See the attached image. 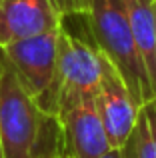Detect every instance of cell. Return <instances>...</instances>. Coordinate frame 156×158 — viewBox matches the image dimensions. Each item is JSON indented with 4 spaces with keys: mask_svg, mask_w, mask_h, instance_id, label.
Returning a JSON list of instances; mask_svg holds the SVG:
<instances>
[{
    "mask_svg": "<svg viewBox=\"0 0 156 158\" xmlns=\"http://www.w3.org/2000/svg\"><path fill=\"white\" fill-rule=\"evenodd\" d=\"M82 20L98 48L120 72L138 106L154 96L136 52L128 14L122 0H82Z\"/></svg>",
    "mask_w": 156,
    "mask_h": 158,
    "instance_id": "cell-2",
    "label": "cell"
},
{
    "mask_svg": "<svg viewBox=\"0 0 156 158\" xmlns=\"http://www.w3.org/2000/svg\"><path fill=\"white\" fill-rule=\"evenodd\" d=\"M124 158H156V98H150L138 110L134 130L126 146Z\"/></svg>",
    "mask_w": 156,
    "mask_h": 158,
    "instance_id": "cell-9",
    "label": "cell"
},
{
    "mask_svg": "<svg viewBox=\"0 0 156 158\" xmlns=\"http://www.w3.org/2000/svg\"><path fill=\"white\" fill-rule=\"evenodd\" d=\"M104 54L94 44L78 38L66 26L58 32V92L60 102L96 96L102 78Z\"/></svg>",
    "mask_w": 156,
    "mask_h": 158,
    "instance_id": "cell-4",
    "label": "cell"
},
{
    "mask_svg": "<svg viewBox=\"0 0 156 158\" xmlns=\"http://www.w3.org/2000/svg\"><path fill=\"white\" fill-rule=\"evenodd\" d=\"M54 158H64V156H54Z\"/></svg>",
    "mask_w": 156,
    "mask_h": 158,
    "instance_id": "cell-14",
    "label": "cell"
},
{
    "mask_svg": "<svg viewBox=\"0 0 156 158\" xmlns=\"http://www.w3.org/2000/svg\"><path fill=\"white\" fill-rule=\"evenodd\" d=\"M100 158H124V156H122V150H116V148H112V150H108L104 156H100Z\"/></svg>",
    "mask_w": 156,
    "mask_h": 158,
    "instance_id": "cell-11",
    "label": "cell"
},
{
    "mask_svg": "<svg viewBox=\"0 0 156 158\" xmlns=\"http://www.w3.org/2000/svg\"><path fill=\"white\" fill-rule=\"evenodd\" d=\"M0 158H4V154H2V144H0Z\"/></svg>",
    "mask_w": 156,
    "mask_h": 158,
    "instance_id": "cell-13",
    "label": "cell"
},
{
    "mask_svg": "<svg viewBox=\"0 0 156 158\" xmlns=\"http://www.w3.org/2000/svg\"><path fill=\"white\" fill-rule=\"evenodd\" d=\"M154 68H156V58H154ZM154 92H156V80H154Z\"/></svg>",
    "mask_w": 156,
    "mask_h": 158,
    "instance_id": "cell-12",
    "label": "cell"
},
{
    "mask_svg": "<svg viewBox=\"0 0 156 158\" xmlns=\"http://www.w3.org/2000/svg\"><path fill=\"white\" fill-rule=\"evenodd\" d=\"M94 100H96L98 114L104 124L110 146L122 150L134 130L140 106L130 94L128 86H126L124 78L120 76V72L116 70V66L106 56L104 66H102L100 86H98Z\"/></svg>",
    "mask_w": 156,
    "mask_h": 158,
    "instance_id": "cell-6",
    "label": "cell"
},
{
    "mask_svg": "<svg viewBox=\"0 0 156 158\" xmlns=\"http://www.w3.org/2000/svg\"><path fill=\"white\" fill-rule=\"evenodd\" d=\"M62 2L68 10V18L70 16H78L80 18L82 16V0H62Z\"/></svg>",
    "mask_w": 156,
    "mask_h": 158,
    "instance_id": "cell-10",
    "label": "cell"
},
{
    "mask_svg": "<svg viewBox=\"0 0 156 158\" xmlns=\"http://www.w3.org/2000/svg\"><path fill=\"white\" fill-rule=\"evenodd\" d=\"M64 26V24H62ZM60 26V28H62ZM58 30L18 40L2 46L12 68L16 70L20 82L30 92L34 102L48 114L58 116Z\"/></svg>",
    "mask_w": 156,
    "mask_h": 158,
    "instance_id": "cell-3",
    "label": "cell"
},
{
    "mask_svg": "<svg viewBox=\"0 0 156 158\" xmlns=\"http://www.w3.org/2000/svg\"><path fill=\"white\" fill-rule=\"evenodd\" d=\"M64 158H100L112 150L94 96L64 100L58 106Z\"/></svg>",
    "mask_w": 156,
    "mask_h": 158,
    "instance_id": "cell-5",
    "label": "cell"
},
{
    "mask_svg": "<svg viewBox=\"0 0 156 158\" xmlns=\"http://www.w3.org/2000/svg\"><path fill=\"white\" fill-rule=\"evenodd\" d=\"M0 144L4 158L64 156L62 128L56 114L34 102L16 70L0 52Z\"/></svg>",
    "mask_w": 156,
    "mask_h": 158,
    "instance_id": "cell-1",
    "label": "cell"
},
{
    "mask_svg": "<svg viewBox=\"0 0 156 158\" xmlns=\"http://www.w3.org/2000/svg\"><path fill=\"white\" fill-rule=\"evenodd\" d=\"M128 14L130 30L136 44V52L142 66L146 70V76L154 90L156 80V0H122ZM156 96V92H154Z\"/></svg>",
    "mask_w": 156,
    "mask_h": 158,
    "instance_id": "cell-8",
    "label": "cell"
},
{
    "mask_svg": "<svg viewBox=\"0 0 156 158\" xmlns=\"http://www.w3.org/2000/svg\"><path fill=\"white\" fill-rule=\"evenodd\" d=\"M66 18L62 0H0V48L58 30Z\"/></svg>",
    "mask_w": 156,
    "mask_h": 158,
    "instance_id": "cell-7",
    "label": "cell"
}]
</instances>
